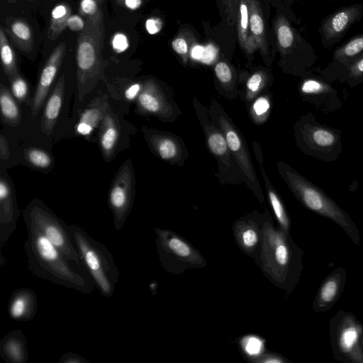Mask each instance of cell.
<instances>
[{
    "instance_id": "cell-44",
    "label": "cell",
    "mask_w": 363,
    "mask_h": 363,
    "mask_svg": "<svg viewBox=\"0 0 363 363\" xmlns=\"http://www.w3.org/2000/svg\"><path fill=\"white\" fill-rule=\"evenodd\" d=\"M162 26V21L158 18H150L145 22L146 30L151 35L157 33Z\"/></svg>"
},
{
    "instance_id": "cell-15",
    "label": "cell",
    "mask_w": 363,
    "mask_h": 363,
    "mask_svg": "<svg viewBox=\"0 0 363 363\" xmlns=\"http://www.w3.org/2000/svg\"><path fill=\"white\" fill-rule=\"evenodd\" d=\"M38 308L35 292L30 288H18L11 294L8 314L16 321H29L34 318Z\"/></svg>"
},
{
    "instance_id": "cell-50",
    "label": "cell",
    "mask_w": 363,
    "mask_h": 363,
    "mask_svg": "<svg viewBox=\"0 0 363 363\" xmlns=\"http://www.w3.org/2000/svg\"><path fill=\"white\" fill-rule=\"evenodd\" d=\"M216 50L213 45H208L205 48L203 57L201 60L206 63L211 62L216 55Z\"/></svg>"
},
{
    "instance_id": "cell-41",
    "label": "cell",
    "mask_w": 363,
    "mask_h": 363,
    "mask_svg": "<svg viewBox=\"0 0 363 363\" xmlns=\"http://www.w3.org/2000/svg\"><path fill=\"white\" fill-rule=\"evenodd\" d=\"M112 45L116 52H123L128 47V41L126 36L123 33H116L113 38Z\"/></svg>"
},
{
    "instance_id": "cell-22",
    "label": "cell",
    "mask_w": 363,
    "mask_h": 363,
    "mask_svg": "<svg viewBox=\"0 0 363 363\" xmlns=\"http://www.w3.org/2000/svg\"><path fill=\"white\" fill-rule=\"evenodd\" d=\"M235 23L241 48L247 53H252L257 48L250 30L249 8L247 0L239 1Z\"/></svg>"
},
{
    "instance_id": "cell-51",
    "label": "cell",
    "mask_w": 363,
    "mask_h": 363,
    "mask_svg": "<svg viewBox=\"0 0 363 363\" xmlns=\"http://www.w3.org/2000/svg\"><path fill=\"white\" fill-rule=\"evenodd\" d=\"M204 49H205V48L202 47L201 45L194 46L192 48L191 52V55L192 58L196 59V60H201L203 55Z\"/></svg>"
},
{
    "instance_id": "cell-16",
    "label": "cell",
    "mask_w": 363,
    "mask_h": 363,
    "mask_svg": "<svg viewBox=\"0 0 363 363\" xmlns=\"http://www.w3.org/2000/svg\"><path fill=\"white\" fill-rule=\"evenodd\" d=\"M0 357L7 363L28 362L27 340L21 330H13L3 337L0 342Z\"/></svg>"
},
{
    "instance_id": "cell-56",
    "label": "cell",
    "mask_w": 363,
    "mask_h": 363,
    "mask_svg": "<svg viewBox=\"0 0 363 363\" xmlns=\"http://www.w3.org/2000/svg\"><path fill=\"white\" fill-rule=\"evenodd\" d=\"M29 1H32V0H29Z\"/></svg>"
},
{
    "instance_id": "cell-46",
    "label": "cell",
    "mask_w": 363,
    "mask_h": 363,
    "mask_svg": "<svg viewBox=\"0 0 363 363\" xmlns=\"http://www.w3.org/2000/svg\"><path fill=\"white\" fill-rule=\"evenodd\" d=\"M262 82V75L259 73L254 74L247 81V88L252 91H257Z\"/></svg>"
},
{
    "instance_id": "cell-8",
    "label": "cell",
    "mask_w": 363,
    "mask_h": 363,
    "mask_svg": "<svg viewBox=\"0 0 363 363\" xmlns=\"http://www.w3.org/2000/svg\"><path fill=\"white\" fill-rule=\"evenodd\" d=\"M135 197V174L132 162L126 160L120 167L108 193V206L116 230H121L130 215Z\"/></svg>"
},
{
    "instance_id": "cell-52",
    "label": "cell",
    "mask_w": 363,
    "mask_h": 363,
    "mask_svg": "<svg viewBox=\"0 0 363 363\" xmlns=\"http://www.w3.org/2000/svg\"><path fill=\"white\" fill-rule=\"evenodd\" d=\"M361 347H362V350L363 352V333H362V338H361Z\"/></svg>"
},
{
    "instance_id": "cell-54",
    "label": "cell",
    "mask_w": 363,
    "mask_h": 363,
    "mask_svg": "<svg viewBox=\"0 0 363 363\" xmlns=\"http://www.w3.org/2000/svg\"><path fill=\"white\" fill-rule=\"evenodd\" d=\"M9 3H13L16 0H7Z\"/></svg>"
},
{
    "instance_id": "cell-23",
    "label": "cell",
    "mask_w": 363,
    "mask_h": 363,
    "mask_svg": "<svg viewBox=\"0 0 363 363\" xmlns=\"http://www.w3.org/2000/svg\"><path fill=\"white\" fill-rule=\"evenodd\" d=\"M228 121L224 118L220 121V123L223 130H225V140L228 147L232 152L235 154L238 161L242 167L243 171L250 179H254V174L252 171V167L250 161L243 149L242 143L238 133L229 126Z\"/></svg>"
},
{
    "instance_id": "cell-43",
    "label": "cell",
    "mask_w": 363,
    "mask_h": 363,
    "mask_svg": "<svg viewBox=\"0 0 363 363\" xmlns=\"http://www.w3.org/2000/svg\"><path fill=\"white\" fill-rule=\"evenodd\" d=\"M172 47L177 53L182 57H186L188 53V45L184 38H177L174 39L172 43Z\"/></svg>"
},
{
    "instance_id": "cell-25",
    "label": "cell",
    "mask_w": 363,
    "mask_h": 363,
    "mask_svg": "<svg viewBox=\"0 0 363 363\" xmlns=\"http://www.w3.org/2000/svg\"><path fill=\"white\" fill-rule=\"evenodd\" d=\"M70 16V6L65 3L59 4L53 8L48 30V38L50 40H55L67 28V20Z\"/></svg>"
},
{
    "instance_id": "cell-45",
    "label": "cell",
    "mask_w": 363,
    "mask_h": 363,
    "mask_svg": "<svg viewBox=\"0 0 363 363\" xmlns=\"http://www.w3.org/2000/svg\"><path fill=\"white\" fill-rule=\"evenodd\" d=\"M269 108V103L264 97H260L257 99L254 105H253V109L255 112V113L258 116H261L266 113Z\"/></svg>"
},
{
    "instance_id": "cell-14",
    "label": "cell",
    "mask_w": 363,
    "mask_h": 363,
    "mask_svg": "<svg viewBox=\"0 0 363 363\" xmlns=\"http://www.w3.org/2000/svg\"><path fill=\"white\" fill-rule=\"evenodd\" d=\"M346 277L345 269L337 267L324 279L312 304L315 312H326L337 303L344 290Z\"/></svg>"
},
{
    "instance_id": "cell-53",
    "label": "cell",
    "mask_w": 363,
    "mask_h": 363,
    "mask_svg": "<svg viewBox=\"0 0 363 363\" xmlns=\"http://www.w3.org/2000/svg\"><path fill=\"white\" fill-rule=\"evenodd\" d=\"M294 0H285V1L288 4H291Z\"/></svg>"
},
{
    "instance_id": "cell-33",
    "label": "cell",
    "mask_w": 363,
    "mask_h": 363,
    "mask_svg": "<svg viewBox=\"0 0 363 363\" xmlns=\"http://www.w3.org/2000/svg\"><path fill=\"white\" fill-rule=\"evenodd\" d=\"M267 191L271 205L272 206L274 213L284 230H287L289 228V220L286 213L284 208L277 194L273 191L268 185Z\"/></svg>"
},
{
    "instance_id": "cell-17",
    "label": "cell",
    "mask_w": 363,
    "mask_h": 363,
    "mask_svg": "<svg viewBox=\"0 0 363 363\" xmlns=\"http://www.w3.org/2000/svg\"><path fill=\"white\" fill-rule=\"evenodd\" d=\"M109 109L107 96L95 99L82 112L75 125L76 133L82 136H89L99 128L105 114Z\"/></svg>"
},
{
    "instance_id": "cell-21",
    "label": "cell",
    "mask_w": 363,
    "mask_h": 363,
    "mask_svg": "<svg viewBox=\"0 0 363 363\" xmlns=\"http://www.w3.org/2000/svg\"><path fill=\"white\" fill-rule=\"evenodd\" d=\"M5 31L16 45L23 52H30L33 48V35L28 23L21 18H14L8 23Z\"/></svg>"
},
{
    "instance_id": "cell-39",
    "label": "cell",
    "mask_w": 363,
    "mask_h": 363,
    "mask_svg": "<svg viewBox=\"0 0 363 363\" xmlns=\"http://www.w3.org/2000/svg\"><path fill=\"white\" fill-rule=\"evenodd\" d=\"M241 240L245 247L251 248L256 245L258 241L257 233L252 228L246 229L241 235Z\"/></svg>"
},
{
    "instance_id": "cell-20",
    "label": "cell",
    "mask_w": 363,
    "mask_h": 363,
    "mask_svg": "<svg viewBox=\"0 0 363 363\" xmlns=\"http://www.w3.org/2000/svg\"><path fill=\"white\" fill-rule=\"evenodd\" d=\"M249 8L250 30L257 49L262 55L268 52L264 22L258 0H247Z\"/></svg>"
},
{
    "instance_id": "cell-34",
    "label": "cell",
    "mask_w": 363,
    "mask_h": 363,
    "mask_svg": "<svg viewBox=\"0 0 363 363\" xmlns=\"http://www.w3.org/2000/svg\"><path fill=\"white\" fill-rule=\"evenodd\" d=\"M9 82L11 93L14 98L21 103L26 102L29 94V87L26 80L18 74Z\"/></svg>"
},
{
    "instance_id": "cell-40",
    "label": "cell",
    "mask_w": 363,
    "mask_h": 363,
    "mask_svg": "<svg viewBox=\"0 0 363 363\" xmlns=\"http://www.w3.org/2000/svg\"><path fill=\"white\" fill-rule=\"evenodd\" d=\"M86 25V19L81 15H71L67 23V27L72 31H81Z\"/></svg>"
},
{
    "instance_id": "cell-1",
    "label": "cell",
    "mask_w": 363,
    "mask_h": 363,
    "mask_svg": "<svg viewBox=\"0 0 363 363\" xmlns=\"http://www.w3.org/2000/svg\"><path fill=\"white\" fill-rule=\"evenodd\" d=\"M27 238L24 250L28 267L35 277L83 294L93 292L94 285L88 277L72 267L59 250L43 233L25 223Z\"/></svg>"
},
{
    "instance_id": "cell-28",
    "label": "cell",
    "mask_w": 363,
    "mask_h": 363,
    "mask_svg": "<svg viewBox=\"0 0 363 363\" xmlns=\"http://www.w3.org/2000/svg\"><path fill=\"white\" fill-rule=\"evenodd\" d=\"M0 52L4 72L9 80H11L18 74L16 58L2 26L0 28Z\"/></svg>"
},
{
    "instance_id": "cell-4",
    "label": "cell",
    "mask_w": 363,
    "mask_h": 363,
    "mask_svg": "<svg viewBox=\"0 0 363 363\" xmlns=\"http://www.w3.org/2000/svg\"><path fill=\"white\" fill-rule=\"evenodd\" d=\"M104 34V21L95 22L86 19L84 28L77 35V84L79 102L102 79Z\"/></svg>"
},
{
    "instance_id": "cell-38",
    "label": "cell",
    "mask_w": 363,
    "mask_h": 363,
    "mask_svg": "<svg viewBox=\"0 0 363 363\" xmlns=\"http://www.w3.org/2000/svg\"><path fill=\"white\" fill-rule=\"evenodd\" d=\"M215 72L218 79L222 82H228L232 79V73L228 65L223 62H220L215 67Z\"/></svg>"
},
{
    "instance_id": "cell-48",
    "label": "cell",
    "mask_w": 363,
    "mask_h": 363,
    "mask_svg": "<svg viewBox=\"0 0 363 363\" xmlns=\"http://www.w3.org/2000/svg\"><path fill=\"white\" fill-rule=\"evenodd\" d=\"M261 348L260 341L255 338L251 337L246 343V350L250 354H257Z\"/></svg>"
},
{
    "instance_id": "cell-2",
    "label": "cell",
    "mask_w": 363,
    "mask_h": 363,
    "mask_svg": "<svg viewBox=\"0 0 363 363\" xmlns=\"http://www.w3.org/2000/svg\"><path fill=\"white\" fill-rule=\"evenodd\" d=\"M282 167L284 178L297 199L310 211L335 223L355 245H359V230L349 214L318 186L290 167Z\"/></svg>"
},
{
    "instance_id": "cell-6",
    "label": "cell",
    "mask_w": 363,
    "mask_h": 363,
    "mask_svg": "<svg viewBox=\"0 0 363 363\" xmlns=\"http://www.w3.org/2000/svg\"><path fill=\"white\" fill-rule=\"evenodd\" d=\"M23 217L25 223L39 230L67 260L82 264V258L69 233L67 225L41 200L30 201L23 211Z\"/></svg>"
},
{
    "instance_id": "cell-5",
    "label": "cell",
    "mask_w": 363,
    "mask_h": 363,
    "mask_svg": "<svg viewBox=\"0 0 363 363\" xmlns=\"http://www.w3.org/2000/svg\"><path fill=\"white\" fill-rule=\"evenodd\" d=\"M297 144L306 155L325 162L336 161L342 150V130L327 126L308 113L295 125Z\"/></svg>"
},
{
    "instance_id": "cell-55",
    "label": "cell",
    "mask_w": 363,
    "mask_h": 363,
    "mask_svg": "<svg viewBox=\"0 0 363 363\" xmlns=\"http://www.w3.org/2000/svg\"><path fill=\"white\" fill-rule=\"evenodd\" d=\"M322 1H337L338 0H322Z\"/></svg>"
},
{
    "instance_id": "cell-24",
    "label": "cell",
    "mask_w": 363,
    "mask_h": 363,
    "mask_svg": "<svg viewBox=\"0 0 363 363\" xmlns=\"http://www.w3.org/2000/svg\"><path fill=\"white\" fill-rule=\"evenodd\" d=\"M0 86V108L2 120L8 125L16 127L20 124L21 119L19 107L7 87L3 84Z\"/></svg>"
},
{
    "instance_id": "cell-12",
    "label": "cell",
    "mask_w": 363,
    "mask_h": 363,
    "mask_svg": "<svg viewBox=\"0 0 363 363\" xmlns=\"http://www.w3.org/2000/svg\"><path fill=\"white\" fill-rule=\"evenodd\" d=\"M363 57V33L354 35L333 52L332 62L320 71L321 76L330 81L339 80L345 69Z\"/></svg>"
},
{
    "instance_id": "cell-9",
    "label": "cell",
    "mask_w": 363,
    "mask_h": 363,
    "mask_svg": "<svg viewBox=\"0 0 363 363\" xmlns=\"http://www.w3.org/2000/svg\"><path fill=\"white\" fill-rule=\"evenodd\" d=\"M362 17L363 4L359 3L342 6L325 16L318 28L323 47L330 48L338 43Z\"/></svg>"
},
{
    "instance_id": "cell-18",
    "label": "cell",
    "mask_w": 363,
    "mask_h": 363,
    "mask_svg": "<svg viewBox=\"0 0 363 363\" xmlns=\"http://www.w3.org/2000/svg\"><path fill=\"white\" fill-rule=\"evenodd\" d=\"M116 118L108 109L99 127V143L104 158L109 162L115 155L120 138Z\"/></svg>"
},
{
    "instance_id": "cell-27",
    "label": "cell",
    "mask_w": 363,
    "mask_h": 363,
    "mask_svg": "<svg viewBox=\"0 0 363 363\" xmlns=\"http://www.w3.org/2000/svg\"><path fill=\"white\" fill-rule=\"evenodd\" d=\"M277 42L282 54L289 49L299 34L284 15H279L275 23Z\"/></svg>"
},
{
    "instance_id": "cell-31",
    "label": "cell",
    "mask_w": 363,
    "mask_h": 363,
    "mask_svg": "<svg viewBox=\"0 0 363 363\" xmlns=\"http://www.w3.org/2000/svg\"><path fill=\"white\" fill-rule=\"evenodd\" d=\"M146 138L162 159L169 160L176 155V145L171 139L156 135H148Z\"/></svg>"
},
{
    "instance_id": "cell-13",
    "label": "cell",
    "mask_w": 363,
    "mask_h": 363,
    "mask_svg": "<svg viewBox=\"0 0 363 363\" xmlns=\"http://www.w3.org/2000/svg\"><path fill=\"white\" fill-rule=\"evenodd\" d=\"M66 44L60 43L52 52L41 71L35 91L30 102L33 116H36L45 101L50 87L63 61Z\"/></svg>"
},
{
    "instance_id": "cell-3",
    "label": "cell",
    "mask_w": 363,
    "mask_h": 363,
    "mask_svg": "<svg viewBox=\"0 0 363 363\" xmlns=\"http://www.w3.org/2000/svg\"><path fill=\"white\" fill-rule=\"evenodd\" d=\"M67 229L82 258V264L97 289L106 298L111 297L120 277L113 255L104 245L91 237L81 227L75 224L68 225Z\"/></svg>"
},
{
    "instance_id": "cell-49",
    "label": "cell",
    "mask_w": 363,
    "mask_h": 363,
    "mask_svg": "<svg viewBox=\"0 0 363 363\" xmlns=\"http://www.w3.org/2000/svg\"><path fill=\"white\" fill-rule=\"evenodd\" d=\"M121 6L130 10H136L140 7L143 0H116Z\"/></svg>"
},
{
    "instance_id": "cell-10",
    "label": "cell",
    "mask_w": 363,
    "mask_h": 363,
    "mask_svg": "<svg viewBox=\"0 0 363 363\" xmlns=\"http://www.w3.org/2000/svg\"><path fill=\"white\" fill-rule=\"evenodd\" d=\"M299 89L303 99L323 113H333L342 107L337 90L323 76L306 74Z\"/></svg>"
},
{
    "instance_id": "cell-11",
    "label": "cell",
    "mask_w": 363,
    "mask_h": 363,
    "mask_svg": "<svg viewBox=\"0 0 363 363\" xmlns=\"http://www.w3.org/2000/svg\"><path fill=\"white\" fill-rule=\"evenodd\" d=\"M20 211L16 196L9 178L1 174L0 176V264H6L2 250L16 229Z\"/></svg>"
},
{
    "instance_id": "cell-7",
    "label": "cell",
    "mask_w": 363,
    "mask_h": 363,
    "mask_svg": "<svg viewBox=\"0 0 363 363\" xmlns=\"http://www.w3.org/2000/svg\"><path fill=\"white\" fill-rule=\"evenodd\" d=\"M334 358L340 362L363 363L361 338L363 324L349 311H338L329 322Z\"/></svg>"
},
{
    "instance_id": "cell-47",
    "label": "cell",
    "mask_w": 363,
    "mask_h": 363,
    "mask_svg": "<svg viewBox=\"0 0 363 363\" xmlns=\"http://www.w3.org/2000/svg\"><path fill=\"white\" fill-rule=\"evenodd\" d=\"M10 156L9 144L3 134L0 135V158L1 160H7Z\"/></svg>"
},
{
    "instance_id": "cell-37",
    "label": "cell",
    "mask_w": 363,
    "mask_h": 363,
    "mask_svg": "<svg viewBox=\"0 0 363 363\" xmlns=\"http://www.w3.org/2000/svg\"><path fill=\"white\" fill-rule=\"evenodd\" d=\"M144 84L140 82H132L128 84L123 91V96L125 100L133 101L137 100L143 89Z\"/></svg>"
},
{
    "instance_id": "cell-30",
    "label": "cell",
    "mask_w": 363,
    "mask_h": 363,
    "mask_svg": "<svg viewBox=\"0 0 363 363\" xmlns=\"http://www.w3.org/2000/svg\"><path fill=\"white\" fill-rule=\"evenodd\" d=\"M104 0H80L79 13L83 18L92 21H104Z\"/></svg>"
},
{
    "instance_id": "cell-42",
    "label": "cell",
    "mask_w": 363,
    "mask_h": 363,
    "mask_svg": "<svg viewBox=\"0 0 363 363\" xmlns=\"http://www.w3.org/2000/svg\"><path fill=\"white\" fill-rule=\"evenodd\" d=\"M59 363H89L84 357L72 352H67L63 354L58 360Z\"/></svg>"
},
{
    "instance_id": "cell-29",
    "label": "cell",
    "mask_w": 363,
    "mask_h": 363,
    "mask_svg": "<svg viewBox=\"0 0 363 363\" xmlns=\"http://www.w3.org/2000/svg\"><path fill=\"white\" fill-rule=\"evenodd\" d=\"M24 158L31 166L40 169L50 168L53 163L51 155L45 150L38 147L25 149Z\"/></svg>"
},
{
    "instance_id": "cell-32",
    "label": "cell",
    "mask_w": 363,
    "mask_h": 363,
    "mask_svg": "<svg viewBox=\"0 0 363 363\" xmlns=\"http://www.w3.org/2000/svg\"><path fill=\"white\" fill-rule=\"evenodd\" d=\"M338 81L346 82L352 88L363 82V57L348 67Z\"/></svg>"
},
{
    "instance_id": "cell-26",
    "label": "cell",
    "mask_w": 363,
    "mask_h": 363,
    "mask_svg": "<svg viewBox=\"0 0 363 363\" xmlns=\"http://www.w3.org/2000/svg\"><path fill=\"white\" fill-rule=\"evenodd\" d=\"M153 83L146 82L137 99L138 110L140 112L157 113L162 108L161 101Z\"/></svg>"
},
{
    "instance_id": "cell-19",
    "label": "cell",
    "mask_w": 363,
    "mask_h": 363,
    "mask_svg": "<svg viewBox=\"0 0 363 363\" xmlns=\"http://www.w3.org/2000/svg\"><path fill=\"white\" fill-rule=\"evenodd\" d=\"M65 79L62 75L50 94L42 116L41 128L43 133L50 135L52 133L54 127L59 117L65 95Z\"/></svg>"
},
{
    "instance_id": "cell-35",
    "label": "cell",
    "mask_w": 363,
    "mask_h": 363,
    "mask_svg": "<svg viewBox=\"0 0 363 363\" xmlns=\"http://www.w3.org/2000/svg\"><path fill=\"white\" fill-rule=\"evenodd\" d=\"M208 145L211 152L216 155L222 156L227 152L228 145L225 138L219 133L209 135Z\"/></svg>"
},
{
    "instance_id": "cell-36",
    "label": "cell",
    "mask_w": 363,
    "mask_h": 363,
    "mask_svg": "<svg viewBox=\"0 0 363 363\" xmlns=\"http://www.w3.org/2000/svg\"><path fill=\"white\" fill-rule=\"evenodd\" d=\"M240 0H223V6L229 24L232 25L236 19Z\"/></svg>"
}]
</instances>
